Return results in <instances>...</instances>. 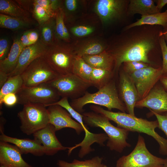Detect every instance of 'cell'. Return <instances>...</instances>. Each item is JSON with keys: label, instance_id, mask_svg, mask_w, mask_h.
Listing matches in <instances>:
<instances>
[{"label": "cell", "instance_id": "obj_1", "mask_svg": "<svg viewBox=\"0 0 167 167\" xmlns=\"http://www.w3.org/2000/svg\"><path fill=\"white\" fill-rule=\"evenodd\" d=\"M162 29L159 25H143L123 30L106 50L114 59V71L130 61H141L151 66L152 55H162L160 38Z\"/></svg>", "mask_w": 167, "mask_h": 167}, {"label": "cell", "instance_id": "obj_2", "mask_svg": "<svg viewBox=\"0 0 167 167\" xmlns=\"http://www.w3.org/2000/svg\"><path fill=\"white\" fill-rule=\"evenodd\" d=\"M90 108L93 111L103 115L109 120L114 122L118 127L129 131L144 133L152 137L159 144L160 153L167 156V139L156 131V129L158 127L157 120L149 121L125 113L106 110L101 106L94 105H90Z\"/></svg>", "mask_w": 167, "mask_h": 167}, {"label": "cell", "instance_id": "obj_3", "mask_svg": "<svg viewBox=\"0 0 167 167\" xmlns=\"http://www.w3.org/2000/svg\"><path fill=\"white\" fill-rule=\"evenodd\" d=\"M70 104L74 110L80 113H84V107L88 104L104 106L110 111L117 109L123 113L127 111L113 80L97 92L90 93L87 91L81 97L72 100Z\"/></svg>", "mask_w": 167, "mask_h": 167}, {"label": "cell", "instance_id": "obj_4", "mask_svg": "<svg viewBox=\"0 0 167 167\" xmlns=\"http://www.w3.org/2000/svg\"><path fill=\"white\" fill-rule=\"evenodd\" d=\"M84 123L92 127H99L105 132L108 137L107 146L111 151L121 153L131 145L127 142L129 131L113 125L108 118L103 115L93 111L84 112Z\"/></svg>", "mask_w": 167, "mask_h": 167}, {"label": "cell", "instance_id": "obj_5", "mask_svg": "<svg viewBox=\"0 0 167 167\" xmlns=\"http://www.w3.org/2000/svg\"><path fill=\"white\" fill-rule=\"evenodd\" d=\"M44 105L28 103L23 105L17 116L20 119L21 131L30 135L46 127L49 124L48 112Z\"/></svg>", "mask_w": 167, "mask_h": 167}, {"label": "cell", "instance_id": "obj_6", "mask_svg": "<svg viewBox=\"0 0 167 167\" xmlns=\"http://www.w3.org/2000/svg\"><path fill=\"white\" fill-rule=\"evenodd\" d=\"M165 159L158 157L147 149L144 138L139 135L136 144L128 155L120 157L116 167H163Z\"/></svg>", "mask_w": 167, "mask_h": 167}, {"label": "cell", "instance_id": "obj_7", "mask_svg": "<svg viewBox=\"0 0 167 167\" xmlns=\"http://www.w3.org/2000/svg\"><path fill=\"white\" fill-rule=\"evenodd\" d=\"M75 56L73 46L56 44L48 46L43 57L59 75H65L72 74Z\"/></svg>", "mask_w": 167, "mask_h": 167}, {"label": "cell", "instance_id": "obj_8", "mask_svg": "<svg viewBox=\"0 0 167 167\" xmlns=\"http://www.w3.org/2000/svg\"><path fill=\"white\" fill-rule=\"evenodd\" d=\"M24 86H36L47 83L59 76L51 67L43 56L33 61L20 75Z\"/></svg>", "mask_w": 167, "mask_h": 167}, {"label": "cell", "instance_id": "obj_9", "mask_svg": "<svg viewBox=\"0 0 167 167\" xmlns=\"http://www.w3.org/2000/svg\"><path fill=\"white\" fill-rule=\"evenodd\" d=\"M62 98L66 97L72 100L78 98L87 91L92 85L79 78L73 74L59 75L48 82Z\"/></svg>", "mask_w": 167, "mask_h": 167}, {"label": "cell", "instance_id": "obj_10", "mask_svg": "<svg viewBox=\"0 0 167 167\" xmlns=\"http://www.w3.org/2000/svg\"><path fill=\"white\" fill-rule=\"evenodd\" d=\"M16 95L19 104L37 103L46 107L59 101L60 97L56 90L47 83L34 87L24 86Z\"/></svg>", "mask_w": 167, "mask_h": 167}, {"label": "cell", "instance_id": "obj_11", "mask_svg": "<svg viewBox=\"0 0 167 167\" xmlns=\"http://www.w3.org/2000/svg\"><path fill=\"white\" fill-rule=\"evenodd\" d=\"M130 0H99L95 10L101 20L109 24L129 17L127 14Z\"/></svg>", "mask_w": 167, "mask_h": 167}, {"label": "cell", "instance_id": "obj_12", "mask_svg": "<svg viewBox=\"0 0 167 167\" xmlns=\"http://www.w3.org/2000/svg\"><path fill=\"white\" fill-rule=\"evenodd\" d=\"M128 74L135 85L140 100L148 95L160 80L163 73L162 67L149 66Z\"/></svg>", "mask_w": 167, "mask_h": 167}, {"label": "cell", "instance_id": "obj_13", "mask_svg": "<svg viewBox=\"0 0 167 167\" xmlns=\"http://www.w3.org/2000/svg\"><path fill=\"white\" fill-rule=\"evenodd\" d=\"M135 107H146L158 113L167 112V92L161 84L155 85L145 98L137 102Z\"/></svg>", "mask_w": 167, "mask_h": 167}, {"label": "cell", "instance_id": "obj_14", "mask_svg": "<svg viewBox=\"0 0 167 167\" xmlns=\"http://www.w3.org/2000/svg\"><path fill=\"white\" fill-rule=\"evenodd\" d=\"M48 46L41 40L24 48L19 56L15 68L8 74L9 77L20 75L35 59L44 56Z\"/></svg>", "mask_w": 167, "mask_h": 167}, {"label": "cell", "instance_id": "obj_15", "mask_svg": "<svg viewBox=\"0 0 167 167\" xmlns=\"http://www.w3.org/2000/svg\"><path fill=\"white\" fill-rule=\"evenodd\" d=\"M54 127L49 123L46 127L33 134L35 140L44 147L45 154L53 156L58 152L68 149L69 147L63 146L57 137Z\"/></svg>", "mask_w": 167, "mask_h": 167}, {"label": "cell", "instance_id": "obj_16", "mask_svg": "<svg viewBox=\"0 0 167 167\" xmlns=\"http://www.w3.org/2000/svg\"><path fill=\"white\" fill-rule=\"evenodd\" d=\"M119 91L127 112L135 116L134 108L139 98L135 85L129 75L123 70L119 75Z\"/></svg>", "mask_w": 167, "mask_h": 167}, {"label": "cell", "instance_id": "obj_17", "mask_svg": "<svg viewBox=\"0 0 167 167\" xmlns=\"http://www.w3.org/2000/svg\"><path fill=\"white\" fill-rule=\"evenodd\" d=\"M22 154L15 145L0 141V165L7 167H32L23 159Z\"/></svg>", "mask_w": 167, "mask_h": 167}, {"label": "cell", "instance_id": "obj_18", "mask_svg": "<svg viewBox=\"0 0 167 167\" xmlns=\"http://www.w3.org/2000/svg\"><path fill=\"white\" fill-rule=\"evenodd\" d=\"M0 140L8 143H11L16 146L22 154H31L36 156H41L45 154L43 146L35 139H19L8 136L1 132Z\"/></svg>", "mask_w": 167, "mask_h": 167}, {"label": "cell", "instance_id": "obj_19", "mask_svg": "<svg viewBox=\"0 0 167 167\" xmlns=\"http://www.w3.org/2000/svg\"><path fill=\"white\" fill-rule=\"evenodd\" d=\"M24 48L20 41V37H17L14 41L7 57L0 61V71L9 74L15 68L19 56Z\"/></svg>", "mask_w": 167, "mask_h": 167}, {"label": "cell", "instance_id": "obj_20", "mask_svg": "<svg viewBox=\"0 0 167 167\" xmlns=\"http://www.w3.org/2000/svg\"><path fill=\"white\" fill-rule=\"evenodd\" d=\"M107 46L102 41L92 39L84 41L73 47L75 55L82 57L101 53L106 50Z\"/></svg>", "mask_w": 167, "mask_h": 167}, {"label": "cell", "instance_id": "obj_21", "mask_svg": "<svg viewBox=\"0 0 167 167\" xmlns=\"http://www.w3.org/2000/svg\"><path fill=\"white\" fill-rule=\"evenodd\" d=\"M93 68L114 71V61L113 56L106 50L99 54L82 57Z\"/></svg>", "mask_w": 167, "mask_h": 167}, {"label": "cell", "instance_id": "obj_22", "mask_svg": "<svg viewBox=\"0 0 167 167\" xmlns=\"http://www.w3.org/2000/svg\"><path fill=\"white\" fill-rule=\"evenodd\" d=\"M155 2L153 0H130L127 11L128 16L131 17L136 14L143 15L159 12Z\"/></svg>", "mask_w": 167, "mask_h": 167}, {"label": "cell", "instance_id": "obj_23", "mask_svg": "<svg viewBox=\"0 0 167 167\" xmlns=\"http://www.w3.org/2000/svg\"><path fill=\"white\" fill-rule=\"evenodd\" d=\"M167 23V9L163 12L141 15L139 19L126 26L123 30L143 25H159L162 27Z\"/></svg>", "mask_w": 167, "mask_h": 167}, {"label": "cell", "instance_id": "obj_24", "mask_svg": "<svg viewBox=\"0 0 167 167\" xmlns=\"http://www.w3.org/2000/svg\"><path fill=\"white\" fill-rule=\"evenodd\" d=\"M93 69L81 57L75 56L72 74L84 81L91 84L90 78Z\"/></svg>", "mask_w": 167, "mask_h": 167}, {"label": "cell", "instance_id": "obj_25", "mask_svg": "<svg viewBox=\"0 0 167 167\" xmlns=\"http://www.w3.org/2000/svg\"><path fill=\"white\" fill-rule=\"evenodd\" d=\"M113 75V71L93 68L90 78V83L92 86L99 90L112 80Z\"/></svg>", "mask_w": 167, "mask_h": 167}, {"label": "cell", "instance_id": "obj_26", "mask_svg": "<svg viewBox=\"0 0 167 167\" xmlns=\"http://www.w3.org/2000/svg\"><path fill=\"white\" fill-rule=\"evenodd\" d=\"M24 86L23 80L20 75L9 77L0 88V104L5 95L10 93L17 94Z\"/></svg>", "mask_w": 167, "mask_h": 167}, {"label": "cell", "instance_id": "obj_27", "mask_svg": "<svg viewBox=\"0 0 167 167\" xmlns=\"http://www.w3.org/2000/svg\"><path fill=\"white\" fill-rule=\"evenodd\" d=\"M0 12L1 14L27 21V15L24 10L12 1L0 0Z\"/></svg>", "mask_w": 167, "mask_h": 167}, {"label": "cell", "instance_id": "obj_28", "mask_svg": "<svg viewBox=\"0 0 167 167\" xmlns=\"http://www.w3.org/2000/svg\"><path fill=\"white\" fill-rule=\"evenodd\" d=\"M103 159L102 157L96 156L91 159L84 161L74 159L71 163L58 160L57 164L59 167H107L102 163Z\"/></svg>", "mask_w": 167, "mask_h": 167}, {"label": "cell", "instance_id": "obj_29", "mask_svg": "<svg viewBox=\"0 0 167 167\" xmlns=\"http://www.w3.org/2000/svg\"><path fill=\"white\" fill-rule=\"evenodd\" d=\"M27 21L2 14H0V27L11 30H18L27 27Z\"/></svg>", "mask_w": 167, "mask_h": 167}, {"label": "cell", "instance_id": "obj_30", "mask_svg": "<svg viewBox=\"0 0 167 167\" xmlns=\"http://www.w3.org/2000/svg\"><path fill=\"white\" fill-rule=\"evenodd\" d=\"M41 26V40L48 46L53 44L55 32V23L54 20L51 18Z\"/></svg>", "mask_w": 167, "mask_h": 167}, {"label": "cell", "instance_id": "obj_31", "mask_svg": "<svg viewBox=\"0 0 167 167\" xmlns=\"http://www.w3.org/2000/svg\"><path fill=\"white\" fill-rule=\"evenodd\" d=\"M64 13L62 9L59 8L56 12L55 20V32L57 36L60 39L65 40L63 32L65 25L64 22Z\"/></svg>", "mask_w": 167, "mask_h": 167}, {"label": "cell", "instance_id": "obj_32", "mask_svg": "<svg viewBox=\"0 0 167 167\" xmlns=\"http://www.w3.org/2000/svg\"><path fill=\"white\" fill-rule=\"evenodd\" d=\"M122 64L123 70L128 74H130L149 66H151L143 62L135 61L125 62Z\"/></svg>", "mask_w": 167, "mask_h": 167}, {"label": "cell", "instance_id": "obj_33", "mask_svg": "<svg viewBox=\"0 0 167 167\" xmlns=\"http://www.w3.org/2000/svg\"><path fill=\"white\" fill-rule=\"evenodd\" d=\"M33 12L35 16L41 24L52 18L42 7L33 1Z\"/></svg>", "mask_w": 167, "mask_h": 167}, {"label": "cell", "instance_id": "obj_34", "mask_svg": "<svg viewBox=\"0 0 167 167\" xmlns=\"http://www.w3.org/2000/svg\"><path fill=\"white\" fill-rule=\"evenodd\" d=\"M94 31V28L90 26H77L71 28V31L73 34L78 37H83L88 35Z\"/></svg>", "mask_w": 167, "mask_h": 167}, {"label": "cell", "instance_id": "obj_35", "mask_svg": "<svg viewBox=\"0 0 167 167\" xmlns=\"http://www.w3.org/2000/svg\"><path fill=\"white\" fill-rule=\"evenodd\" d=\"M162 57V71L163 75L167 74V45L163 35L160 38Z\"/></svg>", "mask_w": 167, "mask_h": 167}, {"label": "cell", "instance_id": "obj_36", "mask_svg": "<svg viewBox=\"0 0 167 167\" xmlns=\"http://www.w3.org/2000/svg\"><path fill=\"white\" fill-rule=\"evenodd\" d=\"M151 111L156 118L158 123V128L167 136V112L158 113Z\"/></svg>", "mask_w": 167, "mask_h": 167}, {"label": "cell", "instance_id": "obj_37", "mask_svg": "<svg viewBox=\"0 0 167 167\" xmlns=\"http://www.w3.org/2000/svg\"><path fill=\"white\" fill-rule=\"evenodd\" d=\"M9 43L7 39L1 38L0 39V61L5 59L9 54Z\"/></svg>", "mask_w": 167, "mask_h": 167}, {"label": "cell", "instance_id": "obj_38", "mask_svg": "<svg viewBox=\"0 0 167 167\" xmlns=\"http://www.w3.org/2000/svg\"><path fill=\"white\" fill-rule=\"evenodd\" d=\"M18 98L16 94L10 93L5 95L3 98L2 103L0 104V108L4 104L6 105L11 107L18 103Z\"/></svg>", "mask_w": 167, "mask_h": 167}, {"label": "cell", "instance_id": "obj_39", "mask_svg": "<svg viewBox=\"0 0 167 167\" xmlns=\"http://www.w3.org/2000/svg\"><path fill=\"white\" fill-rule=\"evenodd\" d=\"M34 1L43 8L52 18L56 15V13L52 9L50 0H35Z\"/></svg>", "mask_w": 167, "mask_h": 167}, {"label": "cell", "instance_id": "obj_40", "mask_svg": "<svg viewBox=\"0 0 167 167\" xmlns=\"http://www.w3.org/2000/svg\"><path fill=\"white\" fill-rule=\"evenodd\" d=\"M20 41L22 45L24 48L32 45L29 39L28 31L24 32L20 37Z\"/></svg>", "mask_w": 167, "mask_h": 167}, {"label": "cell", "instance_id": "obj_41", "mask_svg": "<svg viewBox=\"0 0 167 167\" xmlns=\"http://www.w3.org/2000/svg\"><path fill=\"white\" fill-rule=\"evenodd\" d=\"M28 36L30 41L32 45L38 41L39 34L36 31H28Z\"/></svg>", "mask_w": 167, "mask_h": 167}, {"label": "cell", "instance_id": "obj_42", "mask_svg": "<svg viewBox=\"0 0 167 167\" xmlns=\"http://www.w3.org/2000/svg\"><path fill=\"white\" fill-rule=\"evenodd\" d=\"M77 1L75 0H66L65 5L67 10L70 11H75L77 7Z\"/></svg>", "mask_w": 167, "mask_h": 167}, {"label": "cell", "instance_id": "obj_43", "mask_svg": "<svg viewBox=\"0 0 167 167\" xmlns=\"http://www.w3.org/2000/svg\"><path fill=\"white\" fill-rule=\"evenodd\" d=\"M8 78V74L0 71V88L6 82Z\"/></svg>", "mask_w": 167, "mask_h": 167}, {"label": "cell", "instance_id": "obj_44", "mask_svg": "<svg viewBox=\"0 0 167 167\" xmlns=\"http://www.w3.org/2000/svg\"><path fill=\"white\" fill-rule=\"evenodd\" d=\"M155 2L156 3V8L159 12H161L162 8L167 4V0H155Z\"/></svg>", "mask_w": 167, "mask_h": 167}, {"label": "cell", "instance_id": "obj_45", "mask_svg": "<svg viewBox=\"0 0 167 167\" xmlns=\"http://www.w3.org/2000/svg\"><path fill=\"white\" fill-rule=\"evenodd\" d=\"M160 81L161 84L167 92V74L163 75Z\"/></svg>", "mask_w": 167, "mask_h": 167}, {"label": "cell", "instance_id": "obj_46", "mask_svg": "<svg viewBox=\"0 0 167 167\" xmlns=\"http://www.w3.org/2000/svg\"><path fill=\"white\" fill-rule=\"evenodd\" d=\"M161 34L163 36L167 45V23L163 27Z\"/></svg>", "mask_w": 167, "mask_h": 167}, {"label": "cell", "instance_id": "obj_47", "mask_svg": "<svg viewBox=\"0 0 167 167\" xmlns=\"http://www.w3.org/2000/svg\"><path fill=\"white\" fill-rule=\"evenodd\" d=\"M163 167H167V158L165 159L164 162Z\"/></svg>", "mask_w": 167, "mask_h": 167}, {"label": "cell", "instance_id": "obj_48", "mask_svg": "<svg viewBox=\"0 0 167 167\" xmlns=\"http://www.w3.org/2000/svg\"><path fill=\"white\" fill-rule=\"evenodd\" d=\"M0 167H7L4 165H0Z\"/></svg>", "mask_w": 167, "mask_h": 167}]
</instances>
